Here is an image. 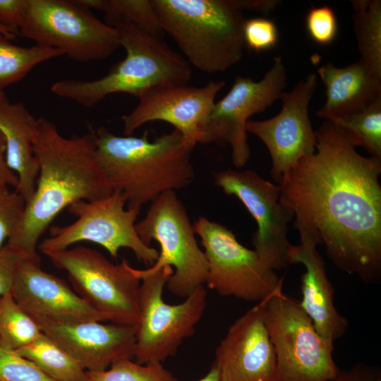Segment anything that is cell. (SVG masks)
Here are the masks:
<instances>
[{"label": "cell", "mask_w": 381, "mask_h": 381, "mask_svg": "<svg viewBox=\"0 0 381 381\" xmlns=\"http://www.w3.org/2000/svg\"><path fill=\"white\" fill-rule=\"evenodd\" d=\"M315 152L278 183L299 234L325 246L341 270L366 284L381 279V159L360 155L325 121Z\"/></svg>", "instance_id": "1"}, {"label": "cell", "mask_w": 381, "mask_h": 381, "mask_svg": "<svg viewBox=\"0 0 381 381\" xmlns=\"http://www.w3.org/2000/svg\"><path fill=\"white\" fill-rule=\"evenodd\" d=\"M34 152L39 165L35 190L25 203L23 220L6 243L33 259L40 237L57 215L79 200H95L113 190L96 157L94 131L64 137L56 124L38 118Z\"/></svg>", "instance_id": "2"}, {"label": "cell", "mask_w": 381, "mask_h": 381, "mask_svg": "<svg viewBox=\"0 0 381 381\" xmlns=\"http://www.w3.org/2000/svg\"><path fill=\"white\" fill-rule=\"evenodd\" d=\"M94 133L99 166L111 189L126 196L128 207H141L194 179L190 157L196 143L176 129L152 141L147 131L140 137L116 135L104 126Z\"/></svg>", "instance_id": "3"}, {"label": "cell", "mask_w": 381, "mask_h": 381, "mask_svg": "<svg viewBox=\"0 0 381 381\" xmlns=\"http://www.w3.org/2000/svg\"><path fill=\"white\" fill-rule=\"evenodd\" d=\"M125 58L105 75L95 80L65 79L54 83L51 92L60 97L92 107L108 95L126 93L139 97L161 86L188 85L192 72L188 62L172 50L163 37L126 23L116 24Z\"/></svg>", "instance_id": "4"}, {"label": "cell", "mask_w": 381, "mask_h": 381, "mask_svg": "<svg viewBox=\"0 0 381 381\" xmlns=\"http://www.w3.org/2000/svg\"><path fill=\"white\" fill-rule=\"evenodd\" d=\"M164 33L207 73L224 72L243 56L246 18L236 0H151Z\"/></svg>", "instance_id": "5"}, {"label": "cell", "mask_w": 381, "mask_h": 381, "mask_svg": "<svg viewBox=\"0 0 381 381\" xmlns=\"http://www.w3.org/2000/svg\"><path fill=\"white\" fill-rule=\"evenodd\" d=\"M140 279L135 361L141 365L162 363L176 355L184 339L195 333L206 306L204 286L181 303H167L163 289L174 270L167 265L157 270L135 269Z\"/></svg>", "instance_id": "6"}, {"label": "cell", "mask_w": 381, "mask_h": 381, "mask_svg": "<svg viewBox=\"0 0 381 381\" xmlns=\"http://www.w3.org/2000/svg\"><path fill=\"white\" fill-rule=\"evenodd\" d=\"M126 205L127 199L119 190L97 200L77 201L68 207L76 220L66 226H52L50 236L37 248L47 255L79 242H92L105 248L114 258L121 248H129L139 261L152 265L159 252L145 243L135 229L141 207H126Z\"/></svg>", "instance_id": "7"}, {"label": "cell", "mask_w": 381, "mask_h": 381, "mask_svg": "<svg viewBox=\"0 0 381 381\" xmlns=\"http://www.w3.org/2000/svg\"><path fill=\"white\" fill-rule=\"evenodd\" d=\"M47 256L66 272L75 292L107 321L137 325L140 279L127 260L114 264L100 252L85 246Z\"/></svg>", "instance_id": "8"}, {"label": "cell", "mask_w": 381, "mask_h": 381, "mask_svg": "<svg viewBox=\"0 0 381 381\" xmlns=\"http://www.w3.org/2000/svg\"><path fill=\"white\" fill-rule=\"evenodd\" d=\"M135 229L145 243L150 246L155 240L160 246L159 257L149 270L174 267L166 284L171 294L186 298L204 286L208 270L207 258L175 191H166L152 200L145 216L135 224Z\"/></svg>", "instance_id": "9"}, {"label": "cell", "mask_w": 381, "mask_h": 381, "mask_svg": "<svg viewBox=\"0 0 381 381\" xmlns=\"http://www.w3.org/2000/svg\"><path fill=\"white\" fill-rule=\"evenodd\" d=\"M20 35L83 63L106 59L121 47L116 28L71 0H28Z\"/></svg>", "instance_id": "10"}, {"label": "cell", "mask_w": 381, "mask_h": 381, "mask_svg": "<svg viewBox=\"0 0 381 381\" xmlns=\"http://www.w3.org/2000/svg\"><path fill=\"white\" fill-rule=\"evenodd\" d=\"M265 322L279 381H328L337 375L334 347L324 341L299 301L282 291L272 296Z\"/></svg>", "instance_id": "11"}, {"label": "cell", "mask_w": 381, "mask_h": 381, "mask_svg": "<svg viewBox=\"0 0 381 381\" xmlns=\"http://www.w3.org/2000/svg\"><path fill=\"white\" fill-rule=\"evenodd\" d=\"M208 264L205 283L222 296L260 302L282 291L283 278L224 225L205 217L193 224Z\"/></svg>", "instance_id": "12"}, {"label": "cell", "mask_w": 381, "mask_h": 381, "mask_svg": "<svg viewBox=\"0 0 381 381\" xmlns=\"http://www.w3.org/2000/svg\"><path fill=\"white\" fill-rule=\"evenodd\" d=\"M286 85V73L280 56L274 58L273 65L260 80L236 76L228 93L214 103L201 128L198 143L229 145L233 164L244 167L250 155L246 131L249 118L279 99Z\"/></svg>", "instance_id": "13"}, {"label": "cell", "mask_w": 381, "mask_h": 381, "mask_svg": "<svg viewBox=\"0 0 381 381\" xmlns=\"http://www.w3.org/2000/svg\"><path fill=\"white\" fill-rule=\"evenodd\" d=\"M214 183L228 195L236 196L255 219L258 229L252 244L260 260L270 269L290 264L292 246L287 238L292 212L280 201V187L253 170L228 169L214 174Z\"/></svg>", "instance_id": "14"}, {"label": "cell", "mask_w": 381, "mask_h": 381, "mask_svg": "<svg viewBox=\"0 0 381 381\" xmlns=\"http://www.w3.org/2000/svg\"><path fill=\"white\" fill-rule=\"evenodd\" d=\"M318 85V75L310 73L289 92H283L281 111L262 121L249 120L247 133L259 138L271 159L270 175L278 183L302 158L315 151L317 138L308 116V105Z\"/></svg>", "instance_id": "15"}, {"label": "cell", "mask_w": 381, "mask_h": 381, "mask_svg": "<svg viewBox=\"0 0 381 381\" xmlns=\"http://www.w3.org/2000/svg\"><path fill=\"white\" fill-rule=\"evenodd\" d=\"M269 298L236 319L217 346L214 361L220 381H279L275 351L265 322Z\"/></svg>", "instance_id": "16"}, {"label": "cell", "mask_w": 381, "mask_h": 381, "mask_svg": "<svg viewBox=\"0 0 381 381\" xmlns=\"http://www.w3.org/2000/svg\"><path fill=\"white\" fill-rule=\"evenodd\" d=\"M224 85V80H211L202 87L172 85L150 89L138 97V105L129 114L122 116L124 133L131 135L146 123L162 121L197 144L216 96Z\"/></svg>", "instance_id": "17"}, {"label": "cell", "mask_w": 381, "mask_h": 381, "mask_svg": "<svg viewBox=\"0 0 381 381\" xmlns=\"http://www.w3.org/2000/svg\"><path fill=\"white\" fill-rule=\"evenodd\" d=\"M11 293L37 323L107 321L64 280L43 270L40 260L27 257L21 261Z\"/></svg>", "instance_id": "18"}, {"label": "cell", "mask_w": 381, "mask_h": 381, "mask_svg": "<svg viewBox=\"0 0 381 381\" xmlns=\"http://www.w3.org/2000/svg\"><path fill=\"white\" fill-rule=\"evenodd\" d=\"M86 320L38 323L42 332L71 355L85 370L99 371L135 356L137 325Z\"/></svg>", "instance_id": "19"}, {"label": "cell", "mask_w": 381, "mask_h": 381, "mask_svg": "<svg viewBox=\"0 0 381 381\" xmlns=\"http://www.w3.org/2000/svg\"><path fill=\"white\" fill-rule=\"evenodd\" d=\"M300 235V243L291 246L288 252L291 263H301L306 268L301 277V306L330 346L348 329V321L334 305V289L328 278L325 263L317 250L318 244L309 236Z\"/></svg>", "instance_id": "20"}, {"label": "cell", "mask_w": 381, "mask_h": 381, "mask_svg": "<svg viewBox=\"0 0 381 381\" xmlns=\"http://www.w3.org/2000/svg\"><path fill=\"white\" fill-rule=\"evenodd\" d=\"M317 72L326 100L316 115L325 121L361 111L381 97V75L361 59L344 68L327 63Z\"/></svg>", "instance_id": "21"}, {"label": "cell", "mask_w": 381, "mask_h": 381, "mask_svg": "<svg viewBox=\"0 0 381 381\" xmlns=\"http://www.w3.org/2000/svg\"><path fill=\"white\" fill-rule=\"evenodd\" d=\"M38 127V118L23 103L11 102L6 97L0 104V133L6 144V162L18 177L16 190L25 203L34 194L39 174L34 152Z\"/></svg>", "instance_id": "22"}, {"label": "cell", "mask_w": 381, "mask_h": 381, "mask_svg": "<svg viewBox=\"0 0 381 381\" xmlns=\"http://www.w3.org/2000/svg\"><path fill=\"white\" fill-rule=\"evenodd\" d=\"M16 352L56 381L87 380V370L43 332Z\"/></svg>", "instance_id": "23"}, {"label": "cell", "mask_w": 381, "mask_h": 381, "mask_svg": "<svg viewBox=\"0 0 381 381\" xmlns=\"http://www.w3.org/2000/svg\"><path fill=\"white\" fill-rule=\"evenodd\" d=\"M0 34V92L23 80L37 65L64 55L63 52L42 44L21 47Z\"/></svg>", "instance_id": "24"}, {"label": "cell", "mask_w": 381, "mask_h": 381, "mask_svg": "<svg viewBox=\"0 0 381 381\" xmlns=\"http://www.w3.org/2000/svg\"><path fill=\"white\" fill-rule=\"evenodd\" d=\"M353 29L360 59L381 75V1H351Z\"/></svg>", "instance_id": "25"}, {"label": "cell", "mask_w": 381, "mask_h": 381, "mask_svg": "<svg viewBox=\"0 0 381 381\" xmlns=\"http://www.w3.org/2000/svg\"><path fill=\"white\" fill-rule=\"evenodd\" d=\"M354 147L381 159V97L363 110L330 120Z\"/></svg>", "instance_id": "26"}, {"label": "cell", "mask_w": 381, "mask_h": 381, "mask_svg": "<svg viewBox=\"0 0 381 381\" xmlns=\"http://www.w3.org/2000/svg\"><path fill=\"white\" fill-rule=\"evenodd\" d=\"M42 334L38 323L18 304L11 292L0 297V339L4 344L16 351Z\"/></svg>", "instance_id": "27"}, {"label": "cell", "mask_w": 381, "mask_h": 381, "mask_svg": "<svg viewBox=\"0 0 381 381\" xmlns=\"http://www.w3.org/2000/svg\"><path fill=\"white\" fill-rule=\"evenodd\" d=\"M104 18L111 27L126 23L157 37L164 35L151 0H108Z\"/></svg>", "instance_id": "28"}, {"label": "cell", "mask_w": 381, "mask_h": 381, "mask_svg": "<svg viewBox=\"0 0 381 381\" xmlns=\"http://www.w3.org/2000/svg\"><path fill=\"white\" fill-rule=\"evenodd\" d=\"M86 381H178L162 363L141 365L132 359L115 362L99 371H87Z\"/></svg>", "instance_id": "29"}, {"label": "cell", "mask_w": 381, "mask_h": 381, "mask_svg": "<svg viewBox=\"0 0 381 381\" xmlns=\"http://www.w3.org/2000/svg\"><path fill=\"white\" fill-rule=\"evenodd\" d=\"M0 381H56L0 339Z\"/></svg>", "instance_id": "30"}, {"label": "cell", "mask_w": 381, "mask_h": 381, "mask_svg": "<svg viewBox=\"0 0 381 381\" xmlns=\"http://www.w3.org/2000/svg\"><path fill=\"white\" fill-rule=\"evenodd\" d=\"M306 28L310 39L320 45H329L336 39L339 27L334 10L328 6L312 7L306 17Z\"/></svg>", "instance_id": "31"}, {"label": "cell", "mask_w": 381, "mask_h": 381, "mask_svg": "<svg viewBox=\"0 0 381 381\" xmlns=\"http://www.w3.org/2000/svg\"><path fill=\"white\" fill-rule=\"evenodd\" d=\"M243 35L244 44L257 53L274 48L279 41V31L275 23L262 17L246 19Z\"/></svg>", "instance_id": "32"}, {"label": "cell", "mask_w": 381, "mask_h": 381, "mask_svg": "<svg viewBox=\"0 0 381 381\" xmlns=\"http://www.w3.org/2000/svg\"><path fill=\"white\" fill-rule=\"evenodd\" d=\"M25 207L24 198L16 190L0 195V249L18 230Z\"/></svg>", "instance_id": "33"}, {"label": "cell", "mask_w": 381, "mask_h": 381, "mask_svg": "<svg viewBox=\"0 0 381 381\" xmlns=\"http://www.w3.org/2000/svg\"><path fill=\"white\" fill-rule=\"evenodd\" d=\"M27 257L24 252L7 244L0 249V297L11 291L17 268Z\"/></svg>", "instance_id": "34"}, {"label": "cell", "mask_w": 381, "mask_h": 381, "mask_svg": "<svg viewBox=\"0 0 381 381\" xmlns=\"http://www.w3.org/2000/svg\"><path fill=\"white\" fill-rule=\"evenodd\" d=\"M28 6V0H0V26L20 35Z\"/></svg>", "instance_id": "35"}, {"label": "cell", "mask_w": 381, "mask_h": 381, "mask_svg": "<svg viewBox=\"0 0 381 381\" xmlns=\"http://www.w3.org/2000/svg\"><path fill=\"white\" fill-rule=\"evenodd\" d=\"M328 381H381V370L377 366L359 363L349 369L339 370Z\"/></svg>", "instance_id": "36"}, {"label": "cell", "mask_w": 381, "mask_h": 381, "mask_svg": "<svg viewBox=\"0 0 381 381\" xmlns=\"http://www.w3.org/2000/svg\"><path fill=\"white\" fill-rule=\"evenodd\" d=\"M6 144L3 135L0 133V195L8 192L9 187H17V176L8 168L6 162Z\"/></svg>", "instance_id": "37"}, {"label": "cell", "mask_w": 381, "mask_h": 381, "mask_svg": "<svg viewBox=\"0 0 381 381\" xmlns=\"http://www.w3.org/2000/svg\"><path fill=\"white\" fill-rule=\"evenodd\" d=\"M239 8L268 15L282 2L278 0H236Z\"/></svg>", "instance_id": "38"}, {"label": "cell", "mask_w": 381, "mask_h": 381, "mask_svg": "<svg viewBox=\"0 0 381 381\" xmlns=\"http://www.w3.org/2000/svg\"><path fill=\"white\" fill-rule=\"evenodd\" d=\"M72 2L77 6L90 11L92 9L104 12L107 6L108 0H71Z\"/></svg>", "instance_id": "39"}, {"label": "cell", "mask_w": 381, "mask_h": 381, "mask_svg": "<svg viewBox=\"0 0 381 381\" xmlns=\"http://www.w3.org/2000/svg\"><path fill=\"white\" fill-rule=\"evenodd\" d=\"M198 381H220L219 369L214 361L208 373Z\"/></svg>", "instance_id": "40"}, {"label": "cell", "mask_w": 381, "mask_h": 381, "mask_svg": "<svg viewBox=\"0 0 381 381\" xmlns=\"http://www.w3.org/2000/svg\"><path fill=\"white\" fill-rule=\"evenodd\" d=\"M0 34L4 35L9 40H13L16 38V36L18 35L13 32V30L8 29L6 28L0 26Z\"/></svg>", "instance_id": "41"}, {"label": "cell", "mask_w": 381, "mask_h": 381, "mask_svg": "<svg viewBox=\"0 0 381 381\" xmlns=\"http://www.w3.org/2000/svg\"><path fill=\"white\" fill-rule=\"evenodd\" d=\"M6 95L4 94V92H0V104L1 103V102L6 98Z\"/></svg>", "instance_id": "42"}]
</instances>
